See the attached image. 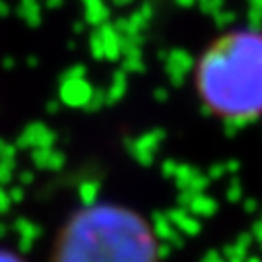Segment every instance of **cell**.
Returning a JSON list of instances; mask_svg holds the SVG:
<instances>
[{
	"instance_id": "obj_1",
	"label": "cell",
	"mask_w": 262,
	"mask_h": 262,
	"mask_svg": "<svg viewBox=\"0 0 262 262\" xmlns=\"http://www.w3.org/2000/svg\"><path fill=\"white\" fill-rule=\"evenodd\" d=\"M190 93L215 122L244 126L262 120V23L215 31L188 69Z\"/></svg>"
},
{
	"instance_id": "obj_2",
	"label": "cell",
	"mask_w": 262,
	"mask_h": 262,
	"mask_svg": "<svg viewBox=\"0 0 262 262\" xmlns=\"http://www.w3.org/2000/svg\"><path fill=\"white\" fill-rule=\"evenodd\" d=\"M50 262H163V248L141 211L114 199H91L54 231Z\"/></svg>"
},
{
	"instance_id": "obj_3",
	"label": "cell",
	"mask_w": 262,
	"mask_h": 262,
	"mask_svg": "<svg viewBox=\"0 0 262 262\" xmlns=\"http://www.w3.org/2000/svg\"><path fill=\"white\" fill-rule=\"evenodd\" d=\"M0 262H29V260L11 246H0Z\"/></svg>"
}]
</instances>
